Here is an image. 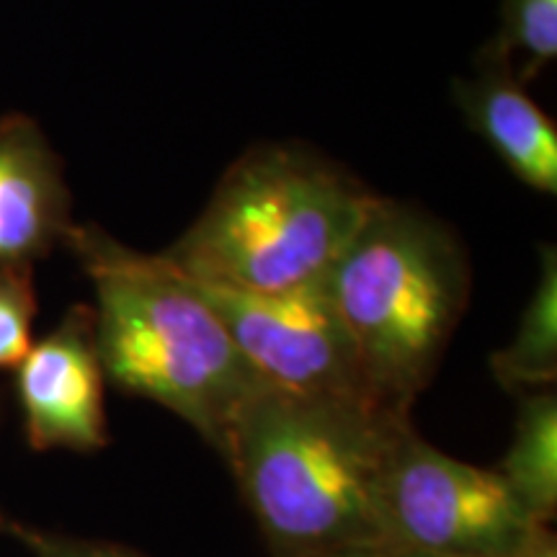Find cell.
I'll use <instances>...</instances> for the list:
<instances>
[{"label": "cell", "mask_w": 557, "mask_h": 557, "mask_svg": "<svg viewBox=\"0 0 557 557\" xmlns=\"http://www.w3.org/2000/svg\"><path fill=\"white\" fill-rule=\"evenodd\" d=\"M410 416L369 400L263 385L222 459L271 557H329L380 542V487Z\"/></svg>", "instance_id": "obj_1"}, {"label": "cell", "mask_w": 557, "mask_h": 557, "mask_svg": "<svg viewBox=\"0 0 557 557\" xmlns=\"http://www.w3.org/2000/svg\"><path fill=\"white\" fill-rule=\"evenodd\" d=\"M67 246L94 284V331L107 382L186 421L218 455L240 410L267 385L222 320L163 256L73 225Z\"/></svg>", "instance_id": "obj_2"}, {"label": "cell", "mask_w": 557, "mask_h": 557, "mask_svg": "<svg viewBox=\"0 0 557 557\" xmlns=\"http://www.w3.org/2000/svg\"><path fill=\"white\" fill-rule=\"evenodd\" d=\"M380 197L299 145H256L163 259L194 282L284 292L320 282Z\"/></svg>", "instance_id": "obj_3"}, {"label": "cell", "mask_w": 557, "mask_h": 557, "mask_svg": "<svg viewBox=\"0 0 557 557\" xmlns=\"http://www.w3.org/2000/svg\"><path fill=\"white\" fill-rule=\"evenodd\" d=\"M325 287L372 395L410 416L468 308L462 243L429 214L380 197L333 261Z\"/></svg>", "instance_id": "obj_4"}, {"label": "cell", "mask_w": 557, "mask_h": 557, "mask_svg": "<svg viewBox=\"0 0 557 557\" xmlns=\"http://www.w3.org/2000/svg\"><path fill=\"white\" fill-rule=\"evenodd\" d=\"M377 519L380 540L444 557H506L542 527L498 470L444 455L416 429L389 459Z\"/></svg>", "instance_id": "obj_5"}, {"label": "cell", "mask_w": 557, "mask_h": 557, "mask_svg": "<svg viewBox=\"0 0 557 557\" xmlns=\"http://www.w3.org/2000/svg\"><path fill=\"white\" fill-rule=\"evenodd\" d=\"M184 278L218 312L243 359L267 385L310 398L382 406L367 385L325 276L284 292H243Z\"/></svg>", "instance_id": "obj_6"}, {"label": "cell", "mask_w": 557, "mask_h": 557, "mask_svg": "<svg viewBox=\"0 0 557 557\" xmlns=\"http://www.w3.org/2000/svg\"><path fill=\"white\" fill-rule=\"evenodd\" d=\"M103 389L107 374L96 346L94 310L75 305L16 367V398L29 447L101 451L109 444Z\"/></svg>", "instance_id": "obj_7"}, {"label": "cell", "mask_w": 557, "mask_h": 557, "mask_svg": "<svg viewBox=\"0 0 557 557\" xmlns=\"http://www.w3.org/2000/svg\"><path fill=\"white\" fill-rule=\"evenodd\" d=\"M70 191L62 163L32 116L0 120V263H32L67 240Z\"/></svg>", "instance_id": "obj_8"}, {"label": "cell", "mask_w": 557, "mask_h": 557, "mask_svg": "<svg viewBox=\"0 0 557 557\" xmlns=\"http://www.w3.org/2000/svg\"><path fill=\"white\" fill-rule=\"evenodd\" d=\"M455 101L468 127L504 160L529 189L557 194V127L524 83L508 70L478 65V75L455 83Z\"/></svg>", "instance_id": "obj_9"}, {"label": "cell", "mask_w": 557, "mask_h": 557, "mask_svg": "<svg viewBox=\"0 0 557 557\" xmlns=\"http://www.w3.org/2000/svg\"><path fill=\"white\" fill-rule=\"evenodd\" d=\"M534 521L553 527L557 513V395H519L513 436L496 468Z\"/></svg>", "instance_id": "obj_10"}, {"label": "cell", "mask_w": 557, "mask_h": 557, "mask_svg": "<svg viewBox=\"0 0 557 557\" xmlns=\"http://www.w3.org/2000/svg\"><path fill=\"white\" fill-rule=\"evenodd\" d=\"M537 289L521 312L517 336L491 357V372L508 393L553 389L557 382V248L540 250Z\"/></svg>", "instance_id": "obj_11"}, {"label": "cell", "mask_w": 557, "mask_h": 557, "mask_svg": "<svg viewBox=\"0 0 557 557\" xmlns=\"http://www.w3.org/2000/svg\"><path fill=\"white\" fill-rule=\"evenodd\" d=\"M557 58V0H500V29L478 54V65L532 81Z\"/></svg>", "instance_id": "obj_12"}, {"label": "cell", "mask_w": 557, "mask_h": 557, "mask_svg": "<svg viewBox=\"0 0 557 557\" xmlns=\"http://www.w3.org/2000/svg\"><path fill=\"white\" fill-rule=\"evenodd\" d=\"M37 318L32 263H0V369H16L34 346Z\"/></svg>", "instance_id": "obj_13"}, {"label": "cell", "mask_w": 557, "mask_h": 557, "mask_svg": "<svg viewBox=\"0 0 557 557\" xmlns=\"http://www.w3.org/2000/svg\"><path fill=\"white\" fill-rule=\"evenodd\" d=\"M0 534L18 542L32 557H148L127 545H120V542L54 532V529L29 524V521L11 517L5 511H0Z\"/></svg>", "instance_id": "obj_14"}, {"label": "cell", "mask_w": 557, "mask_h": 557, "mask_svg": "<svg viewBox=\"0 0 557 557\" xmlns=\"http://www.w3.org/2000/svg\"><path fill=\"white\" fill-rule=\"evenodd\" d=\"M329 557H444V555H431L423 553V549H413L406 545H395V542H367V545H354L341 549V553H333Z\"/></svg>", "instance_id": "obj_15"}, {"label": "cell", "mask_w": 557, "mask_h": 557, "mask_svg": "<svg viewBox=\"0 0 557 557\" xmlns=\"http://www.w3.org/2000/svg\"><path fill=\"white\" fill-rule=\"evenodd\" d=\"M506 557H557V537L553 527H537L532 534L524 540V545L513 549Z\"/></svg>", "instance_id": "obj_16"}]
</instances>
